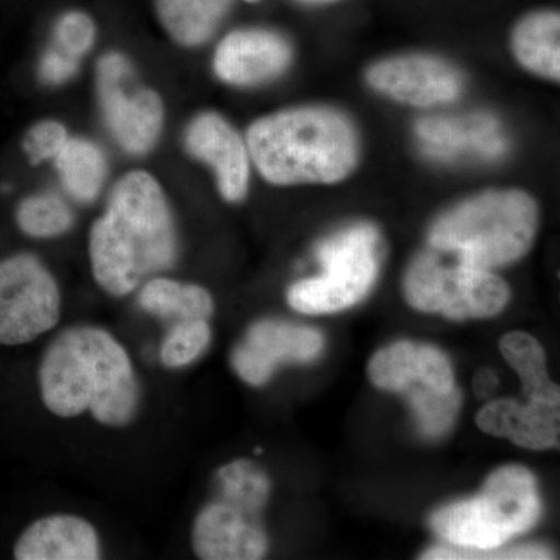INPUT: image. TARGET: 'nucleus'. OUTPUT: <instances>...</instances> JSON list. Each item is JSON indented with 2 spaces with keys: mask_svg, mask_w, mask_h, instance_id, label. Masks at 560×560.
Segmentation results:
<instances>
[{
  "mask_svg": "<svg viewBox=\"0 0 560 560\" xmlns=\"http://www.w3.org/2000/svg\"><path fill=\"white\" fill-rule=\"evenodd\" d=\"M551 558L552 552L541 547L511 548V550H503V547H500L480 550V548L458 547V545L431 548L422 556V559L430 560H536Z\"/></svg>",
  "mask_w": 560,
  "mask_h": 560,
  "instance_id": "obj_28",
  "label": "nucleus"
},
{
  "mask_svg": "<svg viewBox=\"0 0 560 560\" xmlns=\"http://www.w3.org/2000/svg\"><path fill=\"white\" fill-rule=\"evenodd\" d=\"M378 232L357 224L320 242L316 256L324 271L289 290V304L304 315L337 313L359 304L378 275Z\"/></svg>",
  "mask_w": 560,
  "mask_h": 560,
  "instance_id": "obj_8",
  "label": "nucleus"
},
{
  "mask_svg": "<svg viewBox=\"0 0 560 560\" xmlns=\"http://www.w3.org/2000/svg\"><path fill=\"white\" fill-rule=\"evenodd\" d=\"M404 394H407L410 400L419 430L427 438H440L452 429L463 400L458 388L441 394L427 388L422 383H412Z\"/></svg>",
  "mask_w": 560,
  "mask_h": 560,
  "instance_id": "obj_24",
  "label": "nucleus"
},
{
  "mask_svg": "<svg viewBox=\"0 0 560 560\" xmlns=\"http://www.w3.org/2000/svg\"><path fill=\"white\" fill-rule=\"evenodd\" d=\"M95 25L88 14L69 11L55 25V49L79 61L94 46Z\"/></svg>",
  "mask_w": 560,
  "mask_h": 560,
  "instance_id": "obj_27",
  "label": "nucleus"
},
{
  "mask_svg": "<svg viewBox=\"0 0 560 560\" xmlns=\"http://www.w3.org/2000/svg\"><path fill=\"white\" fill-rule=\"evenodd\" d=\"M79 61L68 57L58 49H50L40 61L39 75L50 84L62 83L75 73Z\"/></svg>",
  "mask_w": 560,
  "mask_h": 560,
  "instance_id": "obj_30",
  "label": "nucleus"
},
{
  "mask_svg": "<svg viewBox=\"0 0 560 560\" xmlns=\"http://www.w3.org/2000/svg\"><path fill=\"white\" fill-rule=\"evenodd\" d=\"M138 302L143 312L172 324L209 319L213 313V300L208 290L167 278L147 280L139 291Z\"/></svg>",
  "mask_w": 560,
  "mask_h": 560,
  "instance_id": "obj_20",
  "label": "nucleus"
},
{
  "mask_svg": "<svg viewBox=\"0 0 560 560\" xmlns=\"http://www.w3.org/2000/svg\"><path fill=\"white\" fill-rule=\"evenodd\" d=\"M246 147L260 175L279 186L337 183L350 175L359 156L350 121L324 108L264 117L249 128Z\"/></svg>",
  "mask_w": 560,
  "mask_h": 560,
  "instance_id": "obj_3",
  "label": "nucleus"
},
{
  "mask_svg": "<svg viewBox=\"0 0 560 560\" xmlns=\"http://www.w3.org/2000/svg\"><path fill=\"white\" fill-rule=\"evenodd\" d=\"M418 135L425 150L438 158L474 154L492 160L506 151L499 121L481 114L425 119L419 121Z\"/></svg>",
  "mask_w": 560,
  "mask_h": 560,
  "instance_id": "obj_18",
  "label": "nucleus"
},
{
  "mask_svg": "<svg viewBox=\"0 0 560 560\" xmlns=\"http://www.w3.org/2000/svg\"><path fill=\"white\" fill-rule=\"evenodd\" d=\"M232 0H156L165 31L183 46L206 43L219 27Z\"/></svg>",
  "mask_w": 560,
  "mask_h": 560,
  "instance_id": "obj_21",
  "label": "nucleus"
},
{
  "mask_svg": "<svg viewBox=\"0 0 560 560\" xmlns=\"http://www.w3.org/2000/svg\"><path fill=\"white\" fill-rule=\"evenodd\" d=\"M305 2L320 3V2H334V0H305Z\"/></svg>",
  "mask_w": 560,
  "mask_h": 560,
  "instance_id": "obj_32",
  "label": "nucleus"
},
{
  "mask_svg": "<svg viewBox=\"0 0 560 560\" xmlns=\"http://www.w3.org/2000/svg\"><path fill=\"white\" fill-rule=\"evenodd\" d=\"M212 340L209 319L179 320L162 340L160 359L168 370H180L195 363Z\"/></svg>",
  "mask_w": 560,
  "mask_h": 560,
  "instance_id": "obj_26",
  "label": "nucleus"
},
{
  "mask_svg": "<svg viewBox=\"0 0 560 560\" xmlns=\"http://www.w3.org/2000/svg\"><path fill=\"white\" fill-rule=\"evenodd\" d=\"M477 425L529 451L559 448L560 401L493 400L478 412Z\"/></svg>",
  "mask_w": 560,
  "mask_h": 560,
  "instance_id": "obj_15",
  "label": "nucleus"
},
{
  "mask_svg": "<svg viewBox=\"0 0 560 560\" xmlns=\"http://www.w3.org/2000/svg\"><path fill=\"white\" fill-rule=\"evenodd\" d=\"M370 377L377 388L404 393L412 383H422L436 393H451L455 386L451 360L433 346L399 341L375 353Z\"/></svg>",
  "mask_w": 560,
  "mask_h": 560,
  "instance_id": "obj_14",
  "label": "nucleus"
},
{
  "mask_svg": "<svg viewBox=\"0 0 560 560\" xmlns=\"http://www.w3.org/2000/svg\"><path fill=\"white\" fill-rule=\"evenodd\" d=\"M517 60L540 77L559 81L560 18L558 11L529 14L515 27L512 36Z\"/></svg>",
  "mask_w": 560,
  "mask_h": 560,
  "instance_id": "obj_19",
  "label": "nucleus"
},
{
  "mask_svg": "<svg viewBox=\"0 0 560 560\" xmlns=\"http://www.w3.org/2000/svg\"><path fill=\"white\" fill-rule=\"evenodd\" d=\"M271 482L249 459L224 464L215 474V493L191 526V548L205 560H257L268 551L264 510Z\"/></svg>",
  "mask_w": 560,
  "mask_h": 560,
  "instance_id": "obj_5",
  "label": "nucleus"
},
{
  "mask_svg": "<svg viewBox=\"0 0 560 560\" xmlns=\"http://www.w3.org/2000/svg\"><path fill=\"white\" fill-rule=\"evenodd\" d=\"M44 407L62 419L91 412L109 429L131 425L140 383L128 350L110 331L90 324L68 327L47 346L38 368Z\"/></svg>",
  "mask_w": 560,
  "mask_h": 560,
  "instance_id": "obj_1",
  "label": "nucleus"
},
{
  "mask_svg": "<svg viewBox=\"0 0 560 560\" xmlns=\"http://www.w3.org/2000/svg\"><path fill=\"white\" fill-rule=\"evenodd\" d=\"M98 97L103 117L125 151L143 154L153 149L164 124V105L156 92L135 86L127 58L109 54L98 61Z\"/></svg>",
  "mask_w": 560,
  "mask_h": 560,
  "instance_id": "obj_10",
  "label": "nucleus"
},
{
  "mask_svg": "<svg viewBox=\"0 0 560 560\" xmlns=\"http://www.w3.org/2000/svg\"><path fill=\"white\" fill-rule=\"evenodd\" d=\"M405 298L416 311L441 313L455 320L490 318L506 307L510 287L486 268L430 248L408 268Z\"/></svg>",
  "mask_w": 560,
  "mask_h": 560,
  "instance_id": "obj_7",
  "label": "nucleus"
},
{
  "mask_svg": "<svg viewBox=\"0 0 560 560\" xmlns=\"http://www.w3.org/2000/svg\"><path fill=\"white\" fill-rule=\"evenodd\" d=\"M375 90L412 106H434L459 97L463 79L433 57H399L378 62L368 73Z\"/></svg>",
  "mask_w": 560,
  "mask_h": 560,
  "instance_id": "obj_12",
  "label": "nucleus"
},
{
  "mask_svg": "<svg viewBox=\"0 0 560 560\" xmlns=\"http://www.w3.org/2000/svg\"><path fill=\"white\" fill-rule=\"evenodd\" d=\"M500 352L521 377L526 399L560 401L559 386L548 375L545 350L536 338L525 331H511L501 338Z\"/></svg>",
  "mask_w": 560,
  "mask_h": 560,
  "instance_id": "obj_22",
  "label": "nucleus"
},
{
  "mask_svg": "<svg viewBox=\"0 0 560 560\" xmlns=\"http://www.w3.org/2000/svg\"><path fill=\"white\" fill-rule=\"evenodd\" d=\"M61 304L57 279L38 257L0 260V346L28 345L55 329Z\"/></svg>",
  "mask_w": 560,
  "mask_h": 560,
  "instance_id": "obj_9",
  "label": "nucleus"
},
{
  "mask_svg": "<svg viewBox=\"0 0 560 560\" xmlns=\"http://www.w3.org/2000/svg\"><path fill=\"white\" fill-rule=\"evenodd\" d=\"M13 555L18 560H97L102 558V541L86 518L54 514L25 528Z\"/></svg>",
  "mask_w": 560,
  "mask_h": 560,
  "instance_id": "obj_16",
  "label": "nucleus"
},
{
  "mask_svg": "<svg viewBox=\"0 0 560 560\" xmlns=\"http://www.w3.org/2000/svg\"><path fill=\"white\" fill-rule=\"evenodd\" d=\"M290 60L289 44L276 33L234 32L217 49L215 72L228 83L248 86L279 75Z\"/></svg>",
  "mask_w": 560,
  "mask_h": 560,
  "instance_id": "obj_17",
  "label": "nucleus"
},
{
  "mask_svg": "<svg viewBox=\"0 0 560 560\" xmlns=\"http://www.w3.org/2000/svg\"><path fill=\"white\" fill-rule=\"evenodd\" d=\"M61 184L77 201L90 202L97 197L106 176L105 154L95 143L70 139L55 158Z\"/></svg>",
  "mask_w": 560,
  "mask_h": 560,
  "instance_id": "obj_23",
  "label": "nucleus"
},
{
  "mask_svg": "<svg viewBox=\"0 0 560 560\" xmlns=\"http://www.w3.org/2000/svg\"><path fill=\"white\" fill-rule=\"evenodd\" d=\"M246 2H257V0H246Z\"/></svg>",
  "mask_w": 560,
  "mask_h": 560,
  "instance_id": "obj_33",
  "label": "nucleus"
},
{
  "mask_svg": "<svg viewBox=\"0 0 560 560\" xmlns=\"http://www.w3.org/2000/svg\"><path fill=\"white\" fill-rule=\"evenodd\" d=\"M69 140L68 130L54 120H44L25 135L24 150L33 164L57 158Z\"/></svg>",
  "mask_w": 560,
  "mask_h": 560,
  "instance_id": "obj_29",
  "label": "nucleus"
},
{
  "mask_svg": "<svg viewBox=\"0 0 560 560\" xmlns=\"http://www.w3.org/2000/svg\"><path fill=\"white\" fill-rule=\"evenodd\" d=\"M176 257L175 219L160 183L147 172L128 173L91 230L95 282L110 296L124 298L151 276L171 270Z\"/></svg>",
  "mask_w": 560,
  "mask_h": 560,
  "instance_id": "obj_2",
  "label": "nucleus"
},
{
  "mask_svg": "<svg viewBox=\"0 0 560 560\" xmlns=\"http://www.w3.org/2000/svg\"><path fill=\"white\" fill-rule=\"evenodd\" d=\"M191 156L209 164L217 173L224 200H243L249 183V151L237 131L219 114H201L186 132Z\"/></svg>",
  "mask_w": 560,
  "mask_h": 560,
  "instance_id": "obj_13",
  "label": "nucleus"
},
{
  "mask_svg": "<svg viewBox=\"0 0 560 560\" xmlns=\"http://www.w3.org/2000/svg\"><path fill=\"white\" fill-rule=\"evenodd\" d=\"M540 512L534 475L522 466H504L490 475L480 495L442 508L430 523L447 544L490 550L533 528Z\"/></svg>",
  "mask_w": 560,
  "mask_h": 560,
  "instance_id": "obj_6",
  "label": "nucleus"
},
{
  "mask_svg": "<svg viewBox=\"0 0 560 560\" xmlns=\"http://www.w3.org/2000/svg\"><path fill=\"white\" fill-rule=\"evenodd\" d=\"M16 221L24 234L33 238H51L70 230L73 213L57 195H33L21 202Z\"/></svg>",
  "mask_w": 560,
  "mask_h": 560,
  "instance_id": "obj_25",
  "label": "nucleus"
},
{
  "mask_svg": "<svg viewBox=\"0 0 560 560\" xmlns=\"http://www.w3.org/2000/svg\"><path fill=\"white\" fill-rule=\"evenodd\" d=\"M323 348V335L312 327L283 320H259L238 342L231 363L243 382L261 386L282 364L311 363L318 359Z\"/></svg>",
  "mask_w": 560,
  "mask_h": 560,
  "instance_id": "obj_11",
  "label": "nucleus"
},
{
  "mask_svg": "<svg viewBox=\"0 0 560 560\" xmlns=\"http://www.w3.org/2000/svg\"><path fill=\"white\" fill-rule=\"evenodd\" d=\"M500 381L497 377L495 372L492 370H480L475 374L474 377V390L477 394L478 399H486L490 394L493 393L497 388H499Z\"/></svg>",
  "mask_w": 560,
  "mask_h": 560,
  "instance_id": "obj_31",
  "label": "nucleus"
},
{
  "mask_svg": "<svg viewBox=\"0 0 560 560\" xmlns=\"http://www.w3.org/2000/svg\"><path fill=\"white\" fill-rule=\"evenodd\" d=\"M537 226L539 209L529 195L488 191L441 217L430 232V246L492 270L521 259Z\"/></svg>",
  "mask_w": 560,
  "mask_h": 560,
  "instance_id": "obj_4",
  "label": "nucleus"
}]
</instances>
